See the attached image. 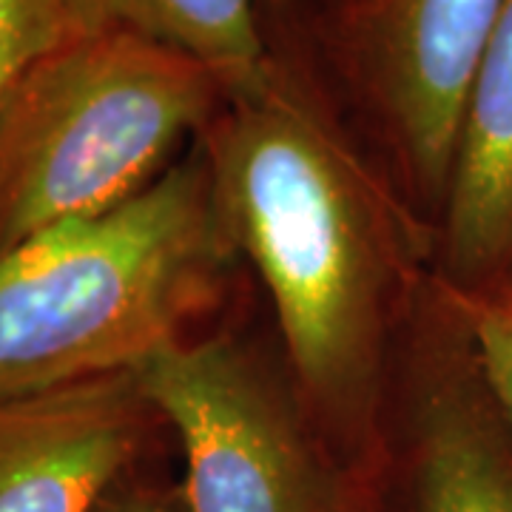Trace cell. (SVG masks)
Here are the masks:
<instances>
[{"label": "cell", "instance_id": "6da1fadb", "mask_svg": "<svg viewBox=\"0 0 512 512\" xmlns=\"http://www.w3.org/2000/svg\"><path fill=\"white\" fill-rule=\"evenodd\" d=\"M194 143L313 419L373 490L393 359L436 274V228L271 49L265 80L228 97Z\"/></svg>", "mask_w": 512, "mask_h": 512}, {"label": "cell", "instance_id": "7a4b0ae2", "mask_svg": "<svg viewBox=\"0 0 512 512\" xmlns=\"http://www.w3.org/2000/svg\"><path fill=\"white\" fill-rule=\"evenodd\" d=\"M239 265L191 143L137 197L0 256V396L140 370L200 333Z\"/></svg>", "mask_w": 512, "mask_h": 512}, {"label": "cell", "instance_id": "3957f363", "mask_svg": "<svg viewBox=\"0 0 512 512\" xmlns=\"http://www.w3.org/2000/svg\"><path fill=\"white\" fill-rule=\"evenodd\" d=\"M225 100L200 60L131 32L35 57L0 100V256L146 191Z\"/></svg>", "mask_w": 512, "mask_h": 512}, {"label": "cell", "instance_id": "277c9868", "mask_svg": "<svg viewBox=\"0 0 512 512\" xmlns=\"http://www.w3.org/2000/svg\"><path fill=\"white\" fill-rule=\"evenodd\" d=\"M504 0H265L268 49L328 100L439 225L458 131Z\"/></svg>", "mask_w": 512, "mask_h": 512}, {"label": "cell", "instance_id": "5b68a950", "mask_svg": "<svg viewBox=\"0 0 512 512\" xmlns=\"http://www.w3.org/2000/svg\"><path fill=\"white\" fill-rule=\"evenodd\" d=\"M134 376L180 444L191 512H370L373 490L313 419L279 342L200 330Z\"/></svg>", "mask_w": 512, "mask_h": 512}, {"label": "cell", "instance_id": "8992f818", "mask_svg": "<svg viewBox=\"0 0 512 512\" xmlns=\"http://www.w3.org/2000/svg\"><path fill=\"white\" fill-rule=\"evenodd\" d=\"M370 512H512V433L436 274L393 359Z\"/></svg>", "mask_w": 512, "mask_h": 512}, {"label": "cell", "instance_id": "52a82bcc", "mask_svg": "<svg viewBox=\"0 0 512 512\" xmlns=\"http://www.w3.org/2000/svg\"><path fill=\"white\" fill-rule=\"evenodd\" d=\"M160 430L134 373L0 396V512H89Z\"/></svg>", "mask_w": 512, "mask_h": 512}, {"label": "cell", "instance_id": "ba28073f", "mask_svg": "<svg viewBox=\"0 0 512 512\" xmlns=\"http://www.w3.org/2000/svg\"><path fill=\"white\" fill-rule=\"evenodd\" d=\"M433 271L464 296L512 285V0L467 94Z\"/></svg>", "mask_w": 512, "mask_h": 512}, {"label": "cell", "instance_id": "9c48e42d", "mask_svg": "<svg viewBox=\"0 0 512 512\" xmlns=\"http://www.w3.org/2000/svg\"><path fill=\"white\" fill-rule=\"evenodd\" d=\"M74 35L131 32L200 60L228 97L268 74L265 0H60Z\"/></svg>", "mask_w": 512, "mask_h": 512}, {"label": "cell", "instance_id": "30bf717a", "mask_svg": "<svg viewBox=\"0 0 512 512\" xmlns=\"http://www.w3.org/2000/svg\"><path fill=\"white\" fill-rule=\"evenodd\" d=\"M456 296L467 316L481 373L512 433V285L473 296Z\"/></svg>", "mask_w": 512, "mask_h": 512}, {"label": "cell", "instance_id": "8fae6325", "mask_svg": "<svg viewBox=\"0 0 512 512\" xmlns=\"http://www.w3.org/2000/svg\"><path fill=\"white\" fill-rule=\"evenodd\" d=\"M69 35L60 0H0V100L35 57Z\"/></svg>", "mask_w": 512, "mask_h": 512}, {"label": "cell", "instance_id": "7c38bea8", "mask_svg": "<svg viewBox=\"0 0 512 512\" xmlns=\"http://www.w3.org/2000/svg\"><path fill=\"white\" fill-rule=\"evenodd\" d=\"M89 512H191L183 478L148 470L146 458L117 478Z\"/></svg>", "mask_w": 512, "mask_h": 512}]
</instances>
